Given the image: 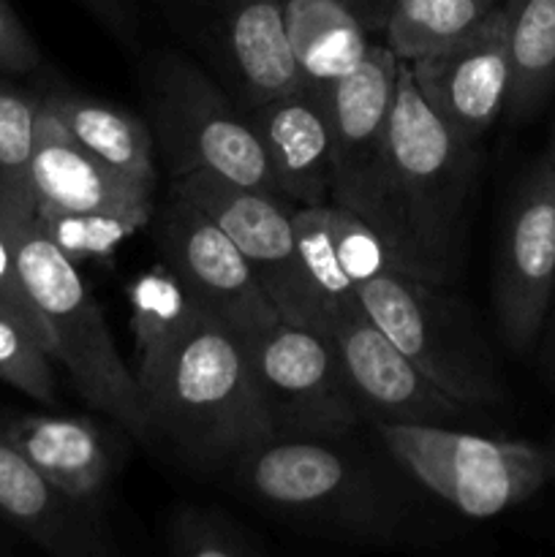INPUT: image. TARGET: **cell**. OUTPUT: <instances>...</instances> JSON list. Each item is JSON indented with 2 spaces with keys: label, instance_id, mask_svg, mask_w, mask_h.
<instances>
[{
  "label": "cell",
  "instance_id": "1",
  "mask_svg": "<svg viewBox=\"0 0 555 557\" xmlns=\"http://www.w3.org/2000/svg\"><path fill=\"white\" fill-rule=\"evenodd\" d=\"M136 386L152 433L205 466L272 438L237 332L190 302L166 267L134 286Z\"/></svg>",
  "mask_w": 555,
  "mask_h": 557
},
{
  "label": "cell",
  "instance_id": "2",
  "mask_svg": "<svg viewBox=\"0 0 555 557\" xmlns=\"http://www.w3.org/2000/svg\"><path fill=\"white\" fill-rule=\"evenodd\" d=\"M324 218L343 272L386 337L468 411L501 406L504 381L493 354L466 305L444 292L446 283L395 264L379 234L351 212L324 205Z\"/></svg>",
  "mask_w": 555,
  "mask_h": 557
},
{
  "label": "cell",
  "instance_id": "3",
  "mask_svg": "<svg viewBox=\"0 0 555 557\" xmlns=\"http://www.w3.org/2000/svg\"><path fill=\"white\" fill-rule=\"evenodd\" d=\"M473 180L477 145L428 107L400 60L386 139L381 234L395 264L449 286L462 261Z\"/></svg>",
  "mask_w": 555,
  "mask_h": 557
},
{
  "label": "cell",
  "instance_id": "4",
  "mask_svg": "<svg viewBox=\"0 0 555 557\" xmlns=\"http://www.w3.org/2000/svg\"><path fill=\"white\" fill-rule=\"evenodd\" d=\"M0 226L14 250L22 283L52 332L54 359L69 370L82 400L107 413L131 438H150L134 370L120 357L107 315L87 288L79 264L49 239L36 215H0Z\"/></svg>",
  "mask_w": 555,
  "mask_h": 557
},
{
  "label": "cell",
  "instance_id": "5",
  "mask_svg": "<svg viewBox=\"0 0 555 557\" xmlns=\"http://www.w3.org/2000/svg\"><path fill=\"white\" fill-rule=\"evenodd\" d=\"M343 438H270L229 462L234 484L281 520L343 539H384L395 506Z\"/></svg>",
  "mask_w": 555,
  "mask_h": 557
},
{
  "label": "cell",
  "instance_id": "6",
  "mask_svg": "<svg viewBox=\"0 0 555 557\" xmlns=\"http://www.w3.org/2000/svg\"><path fill=\"white\" fill-rule=\"evenodd\" d=\"M147 107L152 141L174 180L207 172L278 196L270 163L248 117L199 65L183 54H158L147 76Z\"/></svg>",
  "mask_w": 555,
  "mask_h": 557
},
{
  "label": "cell",
  "instance_id": "7",
  "mask_svg": "<svg viewBox=\"0 0 555 557\" xmlns=\"http://www.w3.org/2000/svg\"><path fill=\"white\" fill-rule=\"evenodd\" d=\"M384 449L435 498L471 520H493L553 479V455L531 441L462 433L449 424H375Z\"/></svg>",
  "mask_w": 555,
  "mask_h": 557
},
{
  "label": "cell",
  "instance_id": "8",
  "mask_svg": "<svg viewBox=\"0 0 555 557\" xmlns=\"http://www.w3.org/2000/svg\"><path fill=\"white\" fill-rule=\"evenodd\" d=\"M239 341L272 438H346L365 422L321 332L272 319Z\"/></svg>",
  "mask_w": 555,
  "mask_h": 557
},
{
  "label": "cell",
  "instance_id": "9",
  "mask_svg": "<svg viewBox=\"0 0 555 557\" xmlns=\"http://www.w3.org/2000/svg\"><path fill=\"white\" fill-rule=\"evenodd\" d=\"M172 188L199 205L232 237L281 319L319 332L321 297L299 248L297 207L207 172L177 177Z\"/></svg>",
  "mask_w": 555,
  "mask_h": 557
},
{
  "label": "cell",
  "instance_id": "10",
  "mask_svg": "<svg viewBox=\"0 0 555 557\" xmlns=\"http://www.w3.org/2000/svg\"><path fill=\"white\" fill-rule=\"evenodd\" d=\"M319 332L335 351L365 422L452 424L468 411L386 337L354 288L324 299Z\"/></svg>",
  "mask_w": 555,
  "mask_h": 557
},
{
  "label": "cell",
  "instance_id": "11",
  "mask_svg": "<svg viewBox=\"0 0 555 557\" xmlns=\"http://www.w3.org/2000/svg\"><path fill=\"white\" fill-rule=\"evenodd\" d=\"M555 302V172L539 158L511 190L501 226L493 305L506 346L531 351Z\"/></svg>",
  "mask_w": 555,
  "mask_h": 557
},
{
  "label": "cell",
  "instance_id": "12",
  "mask_svg": "<svg viewBox=\"0 0 555 557\" xmlns=\"http://www.w3.org/2000/svg\"><path fill=\"white\" fill-rule=\"evenodd\" d=\"M397 54L370 44L357 71L330 92L332 205L384 234V180L390 114L397 87Z\"/></svg>",
  "mask_w": 555,
  "mask_h": 557
},
{
  "label": "cell",
  "instance_id": "13",
  "mask_svg": "<svg viewBox=\"0 0 555 557\" xmlns=\"http://www.w3.org/2000/svg\"><path fill=\"white\" fill-rule=\"evenodd\" d=\"M150 228L161 264L185 297L226 321L237 335L281 319L232 237L188 196L172 188V196L152 210Z\"/></svg>",
  "mask_w": 555,
  "mask_h": 557
},
{
  "label": "cell",
  "instance_id": "14",
  "mask_svg": "<svg viewBox=\"0 0 555 557\" xmlns=\"http://www.w3.org/2000/svg\"><path fill=\"white\" fill-rule=\"evenodd\" d=\"M180 20L243 112L299 87L283 0H180Z\"/></svg>",
  "mask_w": 555,
  "mask_h": 557
},
{
  "label": "cell",
  "instance_id": "15",
  "mask_svg": "<svg viewBox=\"0 0 555 557\" xmlns=\"http://www.w3.org/2000/svg\"><path fill=\"white\" fill-rule=\"evenodd\" d=\"M408 71L428 107L477 145L501 117L509 92L504 3L455 41L408 60Z\"/></svg>",
  "mask_w": 555,
  "mask_h": 557
},
{
  "label": "cell",
  "instance_id": "16",
  "mask_svg": "<svg viewBox=\"0 0 555 557\" xmlns=\"http://www.w3.org/2000/svg\"><path fill=\"white\" fill-rule=\"evenodd\" d=\"M30 183L36 212L114 215L150 226L156 210L150 194L87 152L44 103H38Z\"/></svg>",
  "mask_w": 555,
  "mask_h": 557
},
{
  "label": "cell",
  "instance_id": "17",
  "mask_svg": "<svg viewBox=\"0 0 555 557\" xmlns=\"http://www.w3.org/2000/svg\"><path fill=\"white\" fill-rule=\"evenodd\" d=\"M0 517L58 557H109L112 536L98 500H82L49 482L0 428Z\"/></svg>",
  "mask_w": 555,
  "mask_h": 557
},
{
  "label": "cell",
  "instance_id": "18",
  "mask_svg": "<svg viewBox=\"0 0 555 557\" xmlns=\"http://www.w3.org/2000/svg\"><path fill=\"white\" fill-rule=\"evenodd\" d=\"M270 163L278 196L294 207L332 205L330 107L297 87L245 112Z\"/></svg>",
  "mask_w": 555,
  "mask_h": 557
},
{
  "label": "cell",
  "instance_id": "19",
  "mask_svg": "<svg viewBox=\"0 0 555 557\" xmlns=\"http://www.w3.org/2000/svg\"><path fill=\"white\" fill-rule=\"evenodd\" d=\"M11 444L69 495L98 500L123 462V428H103L87 417L20 413L0 422Z\"/></svg>",
  "mask_w": 555,
  "mask_h": 557
},
{
  "label": "cell",
  "instance_id": "20",
  "mask_svg": "<svg viewBox=\"0 0 555 557\" xmlns=\"http://www.w3.org/2000/svg\"><path fill=\"white\" fill-rule=\"evenodd\" d=\"M299 87L330 101L337 82L370 52V30L343 0H283Z\"/></svg>",
  "mask_w": 555,
  "mask_h": 557
},
{
  "label": "cell",
  "instance_id": "21",
  "mask_svg": "<svg viewBox=\"0 0 555 557\" xmlns=\"http://www.w3.org/2000/svg\"><path fill=\"white\" fill-rule=\"evenodd\" d=\"M41 103L65 125L87 152L109 169L152 196L156 190V141L150 125L128 109L82 92L54 90L41 96Z\"/></svg>",
  "mask_w": 555,
  "mask_h": 557
},
{
  "label": "cell",
  "instance_id": "22",
  "mask_svg": "<svg viewBox=\"0 0 555 557\" xmlns=\"http://www.w3.org/2000/svg\"><path fill=\"white\" fill-rule=\"evenodd\" d=\"M509 92L506 117L515 125L542 112L555 92V0H504Z\"/></svg>",
  "mask_w": 555,
  "mask_h": 557
},
{
  "label": "cell",
  "instance_id": "23",
  "mask_svg": "<svg viewBox=\"0 0 555 557\" xmlns=\"http://www.w3.org/2000/svg\"><path fill=\"white\" fill-rule=\"evenodd\" d=\"M501 3L504 0H395L384 25L386 47L408 63L460 38Z\"/></svg>",
  "mask_w": 555,
  "mask_h": 557
},
{
  "label": "cell",
  "instance_id": "24",
  "mask_svg": "<svg viewBox=\"0 0 555 557\" xmlns=\"http://www.w3.org/2000/svg\"><path fill=\"white\" fill-rule=\"evenodd\" d=\"M38 96L0 79V215H33L30 183Z\"/></svg>",
  "mask_w": 555,
  "mask_h": 557
},
{
  "label": "cell",
  "instance_id": "25",
  "mask_svg": "<svg viewBox=\"0 0 555 557\" xmlns=\"http://www.w3.org/2000/svg\"><path fill=\"white\" fill-rule=\"evenodd\" d=\"M166 549L177 557L264 555V544L248 525L210 506H183L174 511L166 528Z\"/></svg>",
  "mask_w": 555,
  "mask_h": 557
},
{
  "label": "cell",
  "instance_id": "26",
  "mask_svg": "<svg viewBox=\"0 0 555 557\" xmlns=\"http://www.w3.org/2000/svg\"><path fill=\"white\" fill-rule=\"evenodd\" d=\"M33 215L74 264L87 259H107L118 250V245L145 228L139 221L114 215H79V212H33Z\"/></svg>",
  "mask_w": 555,
  "mask_h": 557
},
{
  "label": "cell",
  "instance_id": "27",
  "mask_svg": "<svg viewBox=\"0 0 555 557\" xmlns=\"http://www.w3.org/2000/svg\"><path fill=\"white\" fill-rule=\"evenodd\" d=\"M0 381L38 403H54L58 384H54L52 357L3 313H0Z\"/></svg>",
  "mask_w": 555,
  "mask_h": 557
},
{
  "label": "cell",
  "instance_id": "28",
  "mask_svg": "<svg viewBox=\"0 0 555 557\" xmlns=\"http://www.w3.org/2000/svg\"><path fill=\"white\" fill-rule=\"evenodd\" d=\"M0 313L16 321L54 359L52 332H49L47 321L41 319L38 308L33 305L30 294H27L25 283H22L20 267H16L14 250H11L3 226H0Z\"/></svg>",
  "mask_w": 555,
  "mask_h": 557
},
{
  "label": "cell",
  "instance_id": "29",
  "mask_svg": "<svg viewBox=\"0 0 555 557\" xmlns=\"http://www.w3.org/2000/svg\"><path fill=\"white\" fill-rule=\"evenodd\" d=\"M41 63L30 33L14 14L9 0H0V76L27 74Z\"/></svg>",
  "mask_w": 555,
  "mask_h": 557
},
{
  "label": "cell",
  "instance_id": "30",
  "mask_svg": "<svg viewBox=\"0 0 555 557\" xmlns=\"http://www.w3.org/2000/svg\"><path fill=\"white\" fill-rule=\"evenodd\" d=\"M79 3L120 36H128L134 27V11H131L128 0H79Z\"/></svg>",
  "mask_w": 555,
  "mask_h": 557
},
{
  "label": "cell",
  "instance_id": "31",
  "mask_svg": "<svg viewBox=\"0 0 555 557\" xmlns=\"http://www.w3.org/2000/svg\"><path fill=\"white\" fill-rule=\"evenodd\" d=\"M343 3L359 16V22H362L370 33H384V25L386 20H390V11L392 5H395V0H343Z\"/></svg>",
  "mask_w": 555,
  "mask_h": 557
},
{
  "label": "cell",
  "instance_id": "32",
  "mask_svg": "<svg viewBox=\"0 0 555 557\" xmlns=\"http://www.w3.org/2000/svg\"><path fill=\"white\" fill-rule=\"evenodd\" d=\"M547 158H550V163H553V172H555V134H553V141H550Z\"/></svg>",
  "mask_w": 555,
  "mask_h": 557
},
{
  "label": "cell",
  "instance_id": "33",
  "mask_svg": "<svg viewBox=\"0 0 555 557\" xmlns=\"http://www.w3.org/2000/svg\"><path fill=\"white\" fill-rule=\"evenodd\" d=\"M550 364H553V373H555V332H553V351H550Z\"/></svg>",
  "mask_w": 555,
  "mask_h": 557
},
{
  "label": "cell",
  "instance_id": "34",
  "mask_svg": "<svg viewBox=\"0 0 555 557\" xmlns=\"http://www.w3.org/2000/svg\"><path fill=\"white\" fill-rule=\"evenodd\" d=\"M550 455H553V476H555V444L550 446Z\"/></svg>",
  "mask_w": 555,
  "mask_h": 557
},
{
  "label": "cell",
  "instance_id": "35",
  "mask_svg": "<svg viewBox=\"0 0 555 557\" xmlns=\"http://www.w3.org/2000/svg\"><path fill=\"white\" fill-rule=\"evenodd\" d=\"M0 555H3V544H0Z\"/></svg>",
  "mask_w": 555,
  "mask_h": 557
}]
</instances>
